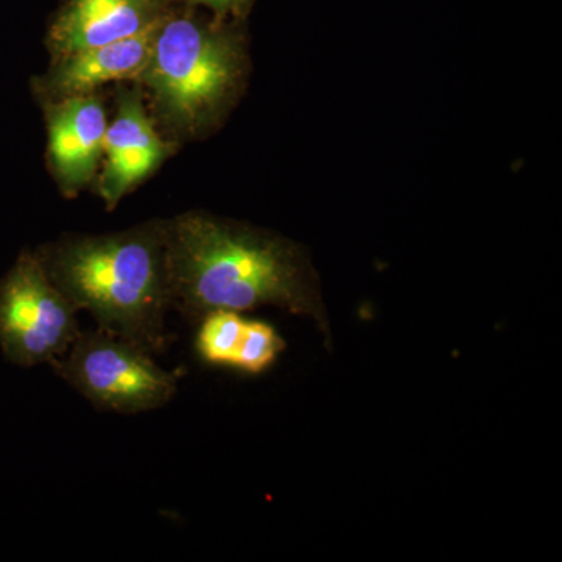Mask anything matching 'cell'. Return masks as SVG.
<instances>
[{"mask_svg": "<svg viewBox=\"0 0 562 562\" xmlns=\"http://www.w3.org/2000/svg\"><path fill=\"white\" fill-rule=\"evenodd\" d=\"M168 262L172 310L190 324L217 310L277 306L313 319L333 350L319 276L301 244L246 222L188 211L168 220Z\"/></svg>", "mask_w": 562, "mask_h": 562, "instance_id": "6da1fadb", "label": "cell"}, {"mask_svg": "<svg viewBox=\"0 0 562 562\" xmlns=\"http://www.w3.org/2000/svg\"><path fill=\"white\" fill-rule=\"evenodd\" d=\"M50 280L99 330L151 355L168 347L172 310L168 220L103 235H65L36 249Z\"/></svg>", "mask_w": 562, "mask_h": 562, "instance_id": "7a4b0ae2", "label": "cell"}, {"mask_svg": "<svg viewBox=\"0 0 562 562\" xmlns=\"http://www.w3.org/2000/svg\"><path fill=\"white\" fill-rule=\"evenodd\" d=\"M249 68L244 20L205 16L176 2L155 29L149 60L135 81L155 124L177 143L220 127L241 98Z\"/></svg>", "mask_w": 562, "mask_h": 562, "instance_id": "3957f363", "label": "cell"}, {"mask_svg": "<svg viewBox=\"0 0 562 562\" xmlns=\"http://www.w3.org/2000/svg\"><path fill=\"white\" fill-rule=\"evenodd\" d=\"M154 355L103 330L80 331L54 372L102 412L140 414L160 409L176 397L179 375Z\"/></svg>", "mask_w": 562, "mask_h": 562, "instance_id": "277c9868", "label": "cell"}, {"mask_svg": "<svg viewBox=\"0 0 562 562\" xmlns=\"http://www.w3.org/2000/svg\"><path fill=\"white\" fill-rule=\"evenodd\" d=\"M79 310L41 261L25 249L0 277V350L11 364L31 369L63 357L80 335Z\"/></svg>", "mask_w": 562, "mask_h": 562, "instance_id": "5b68a950", "label": "cell"}, {"mask_svg": "<svg viewBox=\"0 0 562 562\" xmlns=\"http://www.w3.org/2000/svg\"><path fill=\"white\" fill-rule=\"evenodd\" d=\"M176 150V143L158 131L138 85L121 88L116 113L103 139V168L95 181L106 210H114L125 195L160 169Z\"/></svg>", "mask_w": 562, "mask_h": 562, "instance_id": "8992f818", "label": "cell"}, {"mask_svg": "<svg viewBox=\"0 0 562 562\" xmlns=\"http://www.w3.org/2000/svg\"><path fill=\"white\" fill-rule=\"evenodd\" d=\"M47 161L65 198H76L98 177L109 116L95 92L43 103Z\"/></svg>", "mask_w": 562, "mask_h": 562, "instance_id": "52a82bcc", "label": "cell"}, {"mask_svg": "<svg viewBox=\"0 0 562 562\" xmlns=\"http://www.w3.org/2000/svg\"><path fill=\"white\" fill-rule=\"evenodd\" d=\"M173 0H63L46 33L52 60L103 46L160 24Z\"/></svg>", "mask_w": 562, "mask_h": 562, "instance_id": "ba28073f", "label": "cell"}, {"mask_svg": "<svg viewBox=\"0 0 562 562\" xmlns=\"http://www.w3.org/2000/svg\"><path fill=\"white\" fill-rule=\"evenodd\" d=\"M155 29L55 58L43 76L32 80L33 94L43 105L72 95L92 94L113 81L138 79L150 57Z\"/></svg>", "mask_w": 562, "mask_h": 562, "instance_id": "9c48e42d", "label": "cell"}, {"mask_svg": "<svg viewBox=\"0 0 562 562\" xmlns=\"http://www.w3.org/2000/svg\"><path fill=\"white\" fill-rule=\"evenodd\" d=\"M244 324L241 313L217 310L199 322L195 350L206 364L232 366L241 341Z\"/></svg>", "mask_w": 562, "mask_h": 562, "instance_id": "30bf717a", "label": "cell"}, {"mask_svg": "<svg viewBox=\"0 0 562 562\" xmlns=\"http://www.w3.org/2000/svg\"><path fill=\"white\" fill-rule=\"evenodd\" d=\"M284 349H286V341L272 325L261 321H246L232 368L251 375L265 372L266 369L271 368Z\"/></svg>", "mask_w": 562, "mask_h": 562, "instance_id": "8fae6325", "label": "cell"}, {"mask_svg": "<svg viewBox=\"0 0 562 562\" xmlns=\"http://www.w3.org/2000/svg\"><path fill=\"white\" fill-rule=\"evenodd\" d=\"M173 2L191 9L209 10L220 20H246L255 0H173Z\"/></svg>", "mask_w": 562, "mask_h": 562, "instance_id": "7c38bea8", "label": "cell"}]
</instances>
